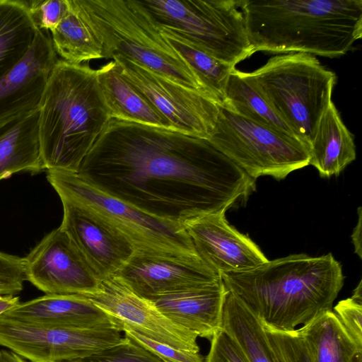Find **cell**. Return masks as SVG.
I'll return each mask as SVG.
<instances>
[{
    "label": "cell",
    "instance_id": "cell-1",
    "mask_svg": "<svg viewBox=\"0 0 362 362\" xmlns=\"http://www.w3.org/2000/svg\"><path fill=\"white\" fill-rule=\"evenodd\" d=\"M76 175L155 218L180 226L226 213L255 180L207 139L110 119Z\"/></svg>",
    "mask_w": 362,
    "mask_h": 362
},
{
    "label": "cell",
    "instance_id": "cell-2",
    "mask_svg": "<svg viewBox=\"0 0 362 362\" xmlns=\"http://www.w3.org/2000/svg\"><path fill=\"white\" fill-rule=\"evenodd\" d=\"M227 289L265 328L291 332L332 310L344 284L331 253L291 255L250 270L221 274Z\"/></svg>",
    "mask_w": 362,
    "mask_h": 362
},
{
    "label": "cell",
    "instance_id": "cell-3",
    "mask_svg": "<svg viewBox=\"0 0 362 362\" xmlns=\"http://www.w3.org/2000/svg\"><path fill=\"white\" fill-rule=\"evenodd\" d=\"M255 52L334 58L362 35L361 0H240Z\"/></svg>",
    "mask_w": 362,
    "mask_h": 362
},
{
    "label": "cell",
    "instance_id": "cell-4",
    "mask_svg": "<svg viewBox=\"0 0 362 362\" xmlns=\"http://www.w3.org/2000/svg\"><path fill=\"white\" fill-rule=\"evenodd\" d=\"M38 109L44 169L76 174L110 119L97 69L59 59Z\"/></svg>",
    "mask_w": 362,
    "mask_h": 362
},
{
    "label": "cell",
    "instance_id": "cell-5",
    "mask_svg": "<svg viewBox=\"0 0 362 362\" xmlns=\"http://www.w3.org/2000/svg\"><path fill=\"white\" fill-rule=\"evenodd\" d=\"M239 74L310 148L319 121L332 101L334 72L312 54L288 53L270 58L253 71Z\"/></svg>",
    "mask_w": 362,
    "mask_h": 362
},
{
    "label": "cell",
    "instance_id": "cell-6",
    "mask_svg": "<svg viewBox=\"0 0 362 362\" xmlns=\"http://www.w3.org/2000/svg\"><path fill=\"white\" fill-rule=\"evenodd\" d=\"M80 1L100 37L103 58L121 55L209 97L189 66L164 38L138 0Z\"/></svg>",
    "mask_w": 362,
    "mask_h": 362
},
{
    "label": "cell",
    "instance_id": "cell-7",
    "mask_svg": "<svg viewBox=\"0 0 362 362\" xmlns=\"http://www.w3.org/2000/svg\"><path fill=\"white\" fill-rule=\"evenodd\" d=\"M139 2L159 29L173 33L233 67L255 52L240 8V0Z\"/></svg>",
    "mask_w": 362,
    "mask_h": 362
},
{
    "label": "cell",
    "instance_id": "cell-8",
    "mask_svg": "<svg viewBox=\"0 0 362 362\" xmlns=\"http://www.w3.org/2000/svg\"><path fill=\"white\" fill-rule=\"evenodd\" d=\"M47 179L60 199L94 210L124 234L135 251L177 256L198 255L182 226L145 214L88 185L76 173L50 170H47Z\"/></svg>",
    "mask_w": 362,
    "mask_h": 362
},
{
    "label": "cell",
    "instance_id": "cell-9",
    "mask_svg": "<svg viewBox=\"0 0 362 362\" xmlns=\"http://www.w3.org/2000/svg\"><path fill=\"white\" fill-rule=\"evenodd\" d=\"M208 141L255 180L284 179L309 165V146L298 138L239 116L220 107Z\"/></svg>",
    "mask_w": 362,
    "mask_h": 362
},
{
    "label": "cell",
    "instance_id": "cell-10",
    "mask_svg": "<svg viewBox=\"0 0 362 362\" xmlns=\"http://www.w3.org/2000/svg\"><path fill=\"white\" fill-rule=\"evenodd\" d=\"M117 326L62 327L0 315V345L31 362H72L124 340Z\"/></svg>",
    "mask_w": 362,
    "mask_h": 362
},
{
    "label": "cell",
    "instance_id": "cell-11",
    "mask_svg": "<svg viewBox=\"0 0 362 362\" xmlns=\"http://www.w3.org/2000/svg\"><path fill=\"white\" fill-rule=\"evenodd\" d=\"M122 76L156 108L175 131L209 139L220 106L195 90L180 85L121 55H115Z\"/></svg>",
    "mask_w": 362,
    "mask_h": 362
},
{
    "label": "cell",
    "instance_id": "cell-12",
    "mask_svg": "<svg viewBox=\"0 0 362 362\" xmlns=\"http://www.w3.org/2000/svg\"><path fill=\"white\" fill-rule=\"evenodd\" d=\"M25 280L45 294L86 295L100 278L60 228L47 234L23 258Z\"/></svg>",
    "mask_w": 362,
    "mask_h": 362
},
{
    "label": "cell",
    "instance_id": "cell-13",
    "mask_svg": "<svg viewBox=\"0 0 362 362\" xmlns=\"http://www.w3.org/2000/svg\"><path fill=\"white\" fill-rule=\"evenodd\" d=\"M112 276L147 300L222 280L221 274L199 255L136 251Z\"/></svg>",
    "mask_w": 362,
    "mask_h": 362
},
{
    "label": "cell",
    "instance_id": "cell-14",
    "mask_svg": "<svg viewBox=\"0 0 362 362\" xmlns=\"http://www.w3.org/2000/svg\"><path fill=\"white\" fill-rule=\"evenodd\" d=\"M85 296L119 326L176 349L199 353L197 336L165 317L151 302L129 289L114 276L101 279L98 288Z\"/></svg>",
    "mask_w": 362,
    "mask_h": 362
},
{
    "label": "cell",
    "instance_id": "cell-15",
    "mask_svg": "<svg viewBox=\"0 0 362 362\" xmlns=\"http://www.w3.org/2000/svg\"><path fill=\"white\" fill-rule=\"evenodd\" d=\"M60 228L69 235L100 279L114 275L135 249L113 225L88 206L61 198Z\"/></svg>",
    "mask_w": 362,
    "mask_h": 362
},
{
    "label": "cell",
    "instance_id": "cell-16",
    "mask_svg": "<svg viewBox=\"0 0 362 362\" xmlns=\"http://www.w3.org/2000/svg\"><path fill=\"white\" fill-rule=\"evenodd\" d=\"M183 227L199 256L221 274L250 270L268 261L250 238L229 225L225 213L192 219Z\"/></svg>",
    "mask_w": 362,
    "mask_h": 362
},
{
    "label": "cell",
    "instance_id": "cell-17",
    "mask_svg": "<svg viewBox=\"0 0 362 362\" xmlns=\"http://www.w3.org/2000/svg\"><path fill=\"white\" fill-rule=\"evenodd\" d=\"M59 58L49 31H37L24 58L0 80V122L38 109Z\"/></svg>",
    "mask_w": 362,
    "mask_h": 362
},
{
    "label": "cell",
    "instance_id": "cell-18",
    "mask_svg": "<svg viewBox=\"0 0 362 362\" xmlns=\"http://www.w3.org/2000/svg\"><path fill=\"white\" fill-rule=\"evenodd\" d=\"M228 293L221 280L149 300L175 324L197 337L211 340L221 329L223 308Z\"/></svg>",
    "mask_w": 362,
    "mask_h": 362
},
{
    "label": "cell",
    "instance_id": "cell-19",
    "mask_svg": "<svg viewBox=\"0 0 362 362\" xmlns=\"http://www.w3.org/2000/svg\"><path fill=\"white\" fill-rule=\"evenodd\" d=\"M3 315L25 322L42 325L74 328L104 326L119 327L108 314L88 298L76 294H45L20 303Z\"/></svg>",
    "mask_w": 362,
    "mask_h": 362
},
{
    "label": "cell",
    "instance_id": "cell-20",
    "mask_svg": "<svg viewBox=\"0 0 362 362\" xmlns=\"http://www.w3.org/2000/svg\"><path fill=\"white\" fill-rule=\"evenodd\" d=\"M39 109L0 122V180L19 172L45 170L39 137Z\"/></svg>",
    "mask_w": 362,
    "mask_h": 362
},
{
    "label": "cell",
    "instance_id": "cell-21",
    "mask_svg": "<svg viewBox=\"0 0 362 362\" xmlns=\"http://www.w3.org/2000/svg\"><path fill=\"white\" fill-rule=\"evenodd\" d=\"M97 71L110 119L175 131L169 122L122 76L117 62L112 60Z\"/></svg>",
    "mask_w": 362,
    "mask_h": 362
},
{
    "label": "cell",
    "instance_id": "cell-22",
    "mask_svg": "<svg viewBox=\"0 0 362 362\" xmlns=\"http://www.w3.org/2000/svg\"><path fill=\"white\" fill-rule=\"evenodd\" d=\"M352 134L332 100L322 115L310 145L309 165L323 177L339 175L356 159Z\"/></svg>",
    "mask_w": 362,
    "mask_h": 362
},
{
    "label": "cell",
    "instance_id": "cell-23",
    "mask_svg": "<svg viewBox=\"0 0 362 362\" xmlns=\"http://www.w3.org/2000/svg\"><path fill=\"white\" fill-rule=\"evenodd\" d=\"M61 59L75 64L103 58V43L80 0H69V10L50 32Z\"/></svg>",
    "mask_w": 362,
    "mask_h": 362
},
{
    "label": "cell",
    "instance_id": "cell-24",
    "mask_svg": "<svg viewBox=\"0 0 362 362\" xmlns=\"http://www.w3.org/2000/svg\"><path fill=\"white\" fill-rule=\"evenodd\" d=\"M38 30L25 1L0 0V80L27 54Z\"/></svg>",
    "mask_w": 362,
    "mask_h": 362
},
{
    "label": "cell",
    "instance_id": "cell-25",
    "mask_svg": "<svg viewBox=\"0 0 362 362\" xmlns=\"http://www.w3.org/2000/svg\"><path fill=\"white\" fill-rule=\"evenodd\" d=\"M297 329L306 342L313 362H349L362 353L332 310Z\"/></svg>",
    "mask_w": 362,
    "mask_h": 362
},
{
    "label": "cell",
    "instance_id": "cell-26",
    "mask_svg": "<svg viewBox=\"0 0 362 362\" xmlns=\"http://www.w3.org/2000/svg\"><path fill=\"white\" fill-rule=\"evenodd\" d=\"M221 329L240 345L250 362H283L259 320L229 292L223 305Z\"/></svg>",
    "mask_w": 362,
    "mask_h": 362
},
{
    "label": "cell",
    "instance_id": "cell-27",
    "mask_svg": "<svg viewBox=\"0 0 362 362\" xmlns=\"http://www.w3.org/2000/svg\"><path fill=\"white\" fill-rule=\"evenodd\" d=\"M159 30L170 46L189 66L207 95L220 107L223 106L227 81L235 67L214 58L167 30Z\"/></svg>",
    "mask_w": 362,
    "mask_h": 362
},
{
    "label": "cell",
    "instance_id": "cell-28",
    "mask_svg": "<svg viewBox=\"0 0 362 362\" xmlns=\"http://www.w3.org/2000/svg\"><path fill=\"white\" fill-rule=\"evenodd\" d=\"M221 107L254 122L296 136L235 68L228 77Z\"/></svg>",
    "mask_w": 362,
    "mask_h": 362
},
{
    "label": "cell",
    "instance_id": "cell-29",
    "mask_svg": "<svg viewBox=\"0 0 362 362\" xmlns=\"http://www.w3.org/2000/svg\"><path fill=\"white\" fill-rule=\"evenodd\" d=\"M121 343L89 357L72 362H164L128 337Z\"/></svg>",
    "mask_w": 362,
    "mask_h": 362
},
{
    "label": "cell",
    "instance_id": "cell-30",
    "mask_svg": "<svg viewBox=\"0 0 362 362\" xmlns=\"http://www.w3.org/2000/svg\"><path fill=\"white\" fill-rule=\"evenodd\" d=\"M264 328L271 345L283 362H313L306 342L297 329L278 332Z\"/></svg>",
    "mask_w": 362,
    "mask_h": 362
},
{
    "label": "cell",
    "instance_id": "cell-31",
    "mask_svg": "<svg viewBox=\"0 0 362 362\" xmlns=\"http://www.w3.org/2000/svg\"><path fill=\"white\" fill-rule=\"evenodd\" d=\"M333 311L354 342L362 349L361 281L354 290L352 296L339 301Z\"/></svg>",
    "mask_w": 362,
    "mask_h": 362
},
{
    "label": "cell",
    "instance_id": "cell-32",
    "mask_svg": "<svg viewBox=\"0 0 362 362\" xmlns=\"http://www.w3.org/2000/svg\"><path fill=\"white\" fill-rule=\"evenodd\" d=\"M124 337L133 340L141 346L149 350L164 362H204L203 357L199 353H193L176 349L168 345L151 339L127 325H119Z\"/></svg>",
    "mask_w": 362,
    "mask_h": 362
},
{
    "label": "cell",
    "instance_id": "cell-33",
    "mask_svg": "<svg viewBox=\"0 0 362 362\" xmlns=\"http://www.w3.org/2000/svg\"><path fill=\"white\" fill-rule=\"evenodd\" d=\"M30 15L40 30L52 31L69 10V0L25 1Z\"/></svg>",
    "mask_w": 362,
    "mask_h": 362
},
{
    "label": "cell",
    "instance_id": "cell-34",
    "mask_svg": "<svg viewBox=\"0 0 362 362\" xmlns=\"http://www.w3.org/2000/svg\"><path fill=\"white\" fill-rule=\"evenodd\" d=\"M25 280L23 258L0 252V294H18Z\"/></svg>",
    "mask_w": 362,
    "mask_h": 362
},
{
    "label": "cell",
    "instance_id": "cell-35",
    "mask_svg": "<svg viewBox=\"0 0 362 362\" xmlns=\"http://www.w3.org/2000/svg\"><path fill=\"white\" fill-rule=\"evenodd\" d=\"M210 341L206 362H250L240 345L223 329Z\"/></svg>",
    "mask_w": 362,
    "mask_h": 362
},
{
    "label": "cell",
    "instance_id": "cell-36",
    "mask_svg": "<svg viewBox=\"0 0 362 362\" xmlns=\"http://www.w3.org/2000/svg\"><path fill=\"white\" fill-rule=\"evenodd\" d=\"M358 218L356 226L354 228L352 234L351 235L352 243L354 246L355 252L361 258V207L358 209Z\"/></svg>",
    "mask_w": 362,
    "mask_h": 362
},
{
    "label": "cell",
    "instance_id": "cell-37",
    "mask_svg": "<svg viewBox=\"0 0 362 362\" xmlns=\"http://www.w3.org/2000/svg\"><path fill=\"white\" fill-rule=\"evenodd\" d=\"M20 303L18 296L0 294V315L16 307Z\"/></svg>",
    "mask_w": 362,
    "mask_h": 362
},
{
    "label": "cell",
    "instance_id": "cell-38",
    "mask_svg": "<svg viewBox=\"0 0 362 362\" xmlns=\"http://www.w3.org/2000/svg\"><path fill=\"white\" fill-rule=\"evenodd\" d=\"M0 362H28L26 359L11 350H0Z\"/></svg>",
    "mask_w": 362,
    "mask_h": 362
},
{
    "label": "cell",
    "instance_id": "cell-39",
    "mask_svg": "<svg viewBox=\"0 0 362 362\" xmlns=\"http://www.w3.org/2000/svg\"><path fill=\"white\" fill-rule=\"evenodd\" d=\"M349 362H362V353L355 355Z\"/></svg>",
    "mask_w": 362,
    "mask_h": 362
}]
</instances>
